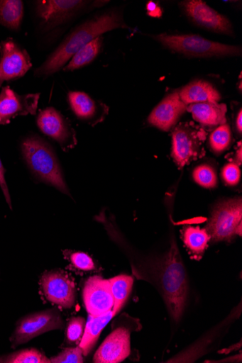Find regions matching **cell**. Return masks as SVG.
<instances>
[{"label": "cell", "mask_w": 242, "mask_h": 363, "mask_svg": "<svg viewBox=\"0 0 242 363\" xmlns=\"http://www.w3.org/2000/svg\"><path fill=\"white\" fill-rule=\"evenodd\" d=\"M207 138L204 128L191 121L180 123L172 128L171 156L179 169L205 155Z\"/></svg>", "instance_id": "5"}, {"label": "cell", "mask_w": 242, "mask_h": 363, "mask_svg": "<svg viewBox=\"0 0 242 363\" xmlns=\"http://www.w3.org/2000/svg\"><path fill=\"white\" fill-rule=\"evenodd\" d=\"M190 113L197 123L209 127H217L227 123V107L219 103H203L187 106Z\"/></svg>", "instance_id": "19"}, {"label": "cell", "mask_w": 242, "mask_h": 363, "mask_svg": "<svg viewBox=\"0 0 242 363\" xmlns=\"http://www.w3.org/2000/svg\"><path fill=\"white\" fill-rule=\"evenodd\" d=\"M187 107L181 100L179 90L174 91L165 96L153 110L148 121L161 130L168 131L175 128L187 111Z\"/></svg>", "instance_id": "16"}, {"label": "cell", "mask_w": 242, "mask_h": 363, "mask_svg": "<svg viewBox=\"0 0 242 363\" xmlns=\"http://www.w3.org/2000/svg\"><path fill=\"white\" fill-rule=\"evenodd\" d=\"M49 363L51 362L42 352L37 349L21 350L0 356V363Z\"/></svg>", "instance_id": "27"}, {"label": "cell", "mask_w": 242, "mask_h": 363, "mask_svg": "<svg viewBox=\"0 0 242 363\" xmlns=\"http://www.w3.org/2000/svg\"><path fill=\"white\" fill-rule=\"evenodd\" d=\"M114 299L113 313L115 316L124 306L132 290L133 279L126 275H120L109 280Z\"/></svg>", "instance_id": "24"}, {"label": "cell", "mask_w": 242, "mask_h": 363, "mask_svg": "<svg viewBox=\"0 0 242 363\" xmlns=\"http://www.w3.org/2000/svg\"><path fill=\"white\" fill-rule=\"evenodd\" d=\"M103 37H99L80 49L62 69L65 72H73L93 62L101 51Z\"/></svg>", "instance_id": "22"}, {"label": "cell", "mask_w": 242, "mask_h": 363, "mask_svg": "<svg viewBox=\"0 0 242 363\" xmlns=\"http://www.w3.org/2000/svg\"><path fill=\"white\" fill-rule=\"evenodd\" d=\"M180 6L186 16L196 26L205 30L229 37L234 36L233 26L223 14L201 0H187Z\"/></svg>", "instance_id": "10"}, {"label": "cell", "mask_w": 242, "mask_h": 363, "mask_svg": "<svg viewBox=\"0 0 242 363\" xmlns=\"http://www.w3.org/2000/svg\"><path fill=\"white\" fill-rule=\"evenodd\" d=\"M213 242L230 241L242 234L241 196L221 202L214 208L206 228Z\"/></svg>", "instance_id": "7"}, {"label": "cell", "mask_w": 242, "mask_h": 363, "mask_svg": "<svg viewBox=\"0 0 242 363\" xmlns=\"http://www.w3.org/2000/svg\"><path fill=\"white\" fill-rule=\"evenodd\" d=\"M183 240L189 251L198 258L203 255L209 247L211 236L205 228L189 225L184 229Z\"/></svg>", "instance_id": "23"}, {"label": "cell", "mask_w": 242, "mask_h": 363, "mask_svg": "<svg viewBox=\"0 0 242 363\" xmlns=\"http://www.w3.org/2000/svg\"><path fill=\"white\" fill-rule=\"evenodd\" d=\"M162 269L165 301L172 318L177 322L185 311L187 283L184 264L175 240L171 241Z\"/></svg>", "instance_id": "3"}, {"label": "cell", "mask_w": 242, "mask_h": 363, "mask_svg": "<svg viewBox=\"0 0 242 363\" xmlns=\"http://www.w3.org/2000/svg\"><path fill=\"white\" fill-rule=\"evenodd\" d=\"M118 28H128L121 10L114 9L95 15L75 28L34 73L37 78L46 79L64 68L83 47Z\"/></svg>", "instance_id": "1"}, {"label": "cell", "mask_w": 242, "mask_h": 363, "mask_svg": "<svg viewBox=\"0 0 242 363\" xmlns=\"http://www.w3.org/2000/svg\"><path fill=\"white\" fill-rule=\"evenodd\" d=\"M181 100L187 106L203 103H219L221 94L210 82L197 79L179 90Z\"/></svg>", "instance_id": "18"}, {"label": "cell", "mask_w": 242, "mask_h": 363, "mask_svg": "<svg viewBox=\"0 0 242 363\" xmlns=\"http://www.w3.org/2000/svg\"><path fill=\"white\" fill-rule=\"evenodd\" d=\"M146 7L148 13L151 17L160 18L163 14L162 9L154 2H149Z\"/></svg>", "instance_id": "34"}, {"label": "cell", "mask_w": 242, "mask_h": 363, "mask_svg": "<svg viewBox=\"0 0 242 363\" xmlns=\"http://www.w3.org/2000/svg\"><path fill=\"white\" fill-rule=\"evenodd\" d=\"M238 145H239V146L237 147L238 148L236 149V150L235 152V155H234L233 160H231V161L235 162V163H236L240 167L241 164V162H242V145H241V143L239 142Z\"/></svg>", "instance_id": "35"}, {"label": "cell", "mask_w": 242, "mask_h": 363, "mask_svg": "<svg viewBox=\"0 0 242 363\" xmlns=\"http://www.w3.org/2000/svg\"><path fill=\"white\" fill-rule=\"evenodd\" d=\"M130 352V332L121 327L103 342L93 360L96 363H119L126 359Z\"/></svg>", "instance_id": "17"}, {"label": "cell", "mask_w": 242, "mask_h": 363, "mask_svg": "<svg viewBox=\"0 0 242 363\" xmlns=\"http://www.w3.org/2000/svg\"><path fill=\"white\" fill-rule=\"evenodd\" d=\"M63 328L64 320L58 309H49L27 315L16 323L10 338L11 348L16 349L53 330Z\"/></svg>", "instance_id": "8"}, {"label": "cell", "mask_w": 242, "mask_h": 363, "mask_svg": "<svg viewBox=\"0 0 242 363\" xmlns=\"http://www.w3.org/2000/svg\"><path fill=\"white\" fill-rule=\"evenodd\" d=\"M155 39L165 48L190 57H226L241 55V48L207 40L197 35L160 34Z\"/></svg>", "instance_id": "4"}, {"label": "cell", "mask_w": 242, "mask_h": 363, "mask_svg": "<svg viewBox=\"0 0 242 363\" xmlns=\"http://www.w3.org/2000/svg\"><path fill=\"white\" fill-rule=\"evenodd\" d=\"M192 179L197 184L204 189H214L219 183L217 170L209 162L198 164L192 172Z\"/></svg>", "instance_id": "26"}, {"label": "cell", "mask_w": 242, "mask_h": 363, "mask_svg": "<svg viewBox=\"0 0 242 363\" xmlns=\"http://www.w3.org/2000/svg\"><path fill=\"white\" fill-rule=\"evenodd\" d=\"M24 16V4L21 0H0V24L18 31Z\"/></svg>", "instance_id": "21"}, {"label": "cell", "mask_w": 242, "mask_h": 363, "mask_svg": "<svg viewBox=\"0 0 242 363\" xmlns=\"http://www.w3.org/2000/svg\"><path fill=\"white\" fill-rule=\"evenodd\" d=\"M114 317L113 311L98 316L89 315L84 335L79 345L84 356H87L91 352L102 330L105 328Z\"/></svg>", "instance_id": "20"}, {"label": "cell", "mask_w": 242, "mask_h": 363, "mask_svg": "<svg viewBox=\"0 0 242 363\" xmlns=\"http://www.w3.org/2000/svg\"><path fill=\"white\" fill-rule=\"evenodd\" d=\"M106 3L84 0H38L34 2V6L41 28L48 31L72 21L89 9L99 8Z\"/></svg>", "instance_id": "6"}, {"label": "cell", "mask_w": 242, "mask_h": 363, "mask_svg": "<svg viewBox=\"0 0 242 363\" xmlns=\"http://www.w3.org/2000/svg\"><path fill=\"white\" fill-rule=\"evenodd\" d=\"M41 94H19L9 86L0 91V125L11 123L18 116L35 115Z\"/></svg>", "instance_id": "13"}, {"label": "cell", "mask_w": 242, "mask_h": 363, "mask_svg": "<svg viewBox=\"0 0 242 363\" xmlns=\"http://www.w3.org/2000/svg\"><path fill=\"white\" fill-rule=\"evenodd\" d=\"M6 170L4 167V164L2 162L1 159H0V188H1L2 191L6 198V203H8L11 210H13L12 207V200L9 189L8 184L6 182Z\"/></svg>", "instance_id": "32"}, {"label": "cell", "mask_w": 242, "mask_h": 363, "mask_svg": "<svg viewBox=\"0 0 242 363\" xmlns=\"http://www.w3.org/2000/svg\"><path fill=\"white\" fill-rule=\"evenodd\" d=\"M83 298L86 309L92 316L113 311L114 299L109 280L99 277H90L85 283Z\"/></svg>", "instance_id": "14"}, {"label": "cell", "mask_w": 242, "mask_h": 363, "mask_svg": "<svg viewBox=\"0 0 242 363\" xmlns=\"http://www.w3.org/2000/svg\"><path fill=\"white\" fill-rule=\"evenodd\" d=\"M63 255L65 258L70 262L71 265L76 269L92 272L96 269L93 259L85 252L65 250L63 251Z\"/></svg>", "instance_id": "28"}, {"label": "cell", "mask_w": 242, "mask_h": 363, "mask_svg": "<svg viewBox=\"0 0 242 363\" xmlns=\"http://www.w3.org/2000/svg\"><path fill=\"white\" fill-rule=\"evenodd\" d=\"M31 68V57L20 44L11 39L0 42V87L23 77Z\"/></svg>", "instance_id": "11"}, {"label": "cell", "mask_w": 242, "mask_h": 363, "mask_svg": "<svg viewBox=\"0 0 242 363\" xmlns=\"http://www.w3.org/2000/svg\"><path fill=\"white\" fill-rule=\"evenodd\" d=\"M85 320L81 317L69 320L66 329V340L72 345L80 343L84 333Z\"/></svg>", "instance_id": "29"}, {"label": "cell", "mask_w": 242, "mask_h": 363, "mask_svg": "<svg viewBox=\"0 0 242 363\" xmlns=\"http://www.w3.org/2000/svg\"><path fill=\"white\" fill-rule=\"evenodd\" d=\"M232 143V131L228 123L216 127L209 139L210 150L216 155H222L228 150Z\"/></svg>", "instance_id": "25"}, {"label": "cell", "mask_w": 242, "mask_h": 363, "mask_svg": "<svg viewBox=\"0 0 242 363\" xmlns=\"http://www.w3.org/2000/svg\"><path fill=\"white\" fill-rule=\"evenodd\" d=\"M23 159L32 175L62 194L71 196L55 150L38 135L24 138L20 145Z\"/></svg>", "instance_id": "2"}, {"label": "cell", "mask_w": 242, "mask_h": 363, "mask_svg": "<svg viewBox=\"0 0 242 363\" xmlns=\"http://www.w3.org/2000/svg\"><path fill=\"white\" fill-rule=\"evenodd\" d=\"M233 127L236 134L238 136H241L242 133V109L239 108L238 111H236L234 115Z\"/></svg>", "instance_id": "33"}, {"label": "cell", "mask_w": 242, "mask_h": 363, "mask_svg": "<svg viewBox=\"0 0 242 363\" xmlns=\"http://www.w3.org/2000/svg\"><path fill=\"white\" fill-rule=\"evenodd\" d=\"M241 169L238 164L231 161L224 164L221 169V177L225 185L233 187L237 186L241 180Z\"/></svg>", "instance_id": "30"}, {"label": "cell", "mask_w": 242, "mask_h": 363, "mask_svg": "<svg viewBox=\"0 0 242 363\" xmlns=\"http://www.w3.org/2000/svg\"><path fill=\"white\" fill-rule=\"evenodd\" d=\"M53 363H82L83 351L79 346L75 348H67L62 351L57 356L50 359Z\"/></svg>", "instance_id": "31"}, {"label": "cell", "mask_w": 242, "mask_h": 363, "mask_svg": "<svg viewBox=\"0 0 242 363\" xmlns=\"http://www.w3.org/2000/svg\"><path fill=\"white\" fill-rule=\"evenodd\" d=\"M67 102L76 117L92 126L105 121L110 111L106 104L94 100L84 91H69Z\"/></svg>", "instance_id": "15"}, {"label": "cell", "mask_w": 242, "mask_h": 363, "mask_svg": "<svg viewBox=\"0 0 242 363\" xmlns=\"http://www.w3.org/2000/svg\"><path fill=\"white\" fill-rule=\"evenodd\" d=\"M37 125L40 131L57 143L64 152L75 148L78 140L77 132L60 111L48 107L40 111L37 117Z\"/></svg>", "instance_id": "9"}, {"label": "cell", "mask_w": 242, "mask_h": 363, "mask_svg": "<svg viewBox=\"0 0 242 363\" xmlns=\"http://www.w3.org/2000/svg\"><path fill=\"white\" fill-rule=\"evenodd\" d=\"M40 285L48 301L65 309L72 308L77 300V288L73 279L60 269L46 272Z\"/></svg>", "instance_id": "12"}]
</instances>
